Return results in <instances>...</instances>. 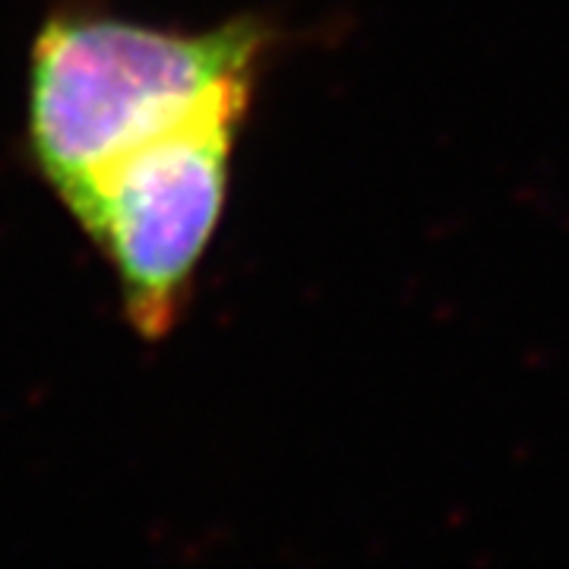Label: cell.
<instances>
[{
	"label": "cell",
	"mask_w": 569,
	"mask_h": 569,
	"mask_svg": "<svg viewBox=\"0 0 569 569\" xmlns=\"http://www.w3.org/2000/svg\"><path fill=\"white\" fill-rule=\"evenodd\" d=\"M253 86H238L111 164L70 212L114 269L123 313L162 342L187 310L222 219Z\"/></svg>",
	"instance_id": "7a4b0ae2"
},
{
	"label": "cell",
	"mask_w": 569,
	"mask_h": 569,
	"mask_svg": "<svg viewBox=\"0 0 569 569\" xmlns=\"http://www.w3.org/2000/svg\"><path fill=\"white\" fill-rule=\"evenodd\" d=\"M266 44L260 20L178 32L99 10L51 13L29 58L32 162L73 212L127 152L224 92L253 86Z\"/></svg>",
	"instance_id": "6da1fadb"
}]
</instances>
